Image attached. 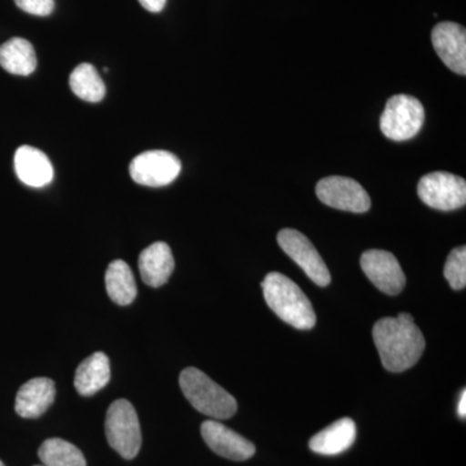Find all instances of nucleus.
<instances>
[{"instance_id":"f257e3e1","label":"nucleus","mask_w":466,"mask_h":466,"mask_svg":"<svg viewBox=\"0 0 466 466\" xmlns=\"http://www.w3.org/2000/svg\"><path fill=\"white\" fill-rule=\"evenodd\" d=\"M373 339L383 367L395 373L415 366L425 350L424 336L412 315L407 312L377 321L373 327Z\"/></svg>"},{"instance_id":"f03ea898","label":"nucleus","mask_w":466,"mask_h":466,"mask_svg":"<svg viewBox=\"0 0 466 466\" xmlns=\"http://www.w3.org/2000/svg\"><path fill=\"white\" fill-rule=\"evenodd\" d=\"M262 289L267 305L285 323L300 330L315 327L317 315L311 302L289 278L279 272H271L263 280Z\"/></svg>"},{"instance_id":"7ed1b4c3","label":"nucleus","mask_w":466,"mask_h":466,"mask_svg":"<svg viewBox=\"0 0 466 466\" xmlns=\"http://www.w3.org/2000/svg\"><path fill=\"white\" fill-rule=\"evenodd\" d=\"M180 389L198 412L214 420H227L238 410V401L222 386L198 368H187L179 377Z\"/></svg>"},{"instance_id":"20e7f679","label":"nucleus","mask_w":466,"mask_h":466,"mask_svg":"<svg viewBox=\"0 0 466 466\" xmlns=\"http://www.w3.org/2000/svg\"><path fill=\"white\" fill-rule=\"evenodd\" d=\"M106 435L108 443L124 459L137 458L142 447V431L133 404L119 400L110 404L106 417Z\"/></svg>"},{"instance_id":"39448f33","label":"nucleus","mask_w":466,"mask_h":466,"mask_svg":"<svg viewBox=\"0 0 466 466\" xmlns=\"http://www.w3.org/2000/svg\"><path fill=\"white\" fill-rule=\"evenodd\" d=\"M424 121L425 110L420 100L410 95L400 94L386 103L380 127L388 139L406 142L420 133Z\"/></svg>"},{"instance_id":"423d86ee","label":"nucleus","mask_w":466,"mask_h":466,"mask_svg":"<svg viewBox=\"0 0 466 466\" xmlns=\"http://www.w3.org/2000/svg\"><path fill=\"white\" fill-rule=\"evenodd\" d=\"M420 200L429 208L441 211L456 210L466 204V182L455 174H426L417 187Z\"/></svg>"},{"instance_id":"0eeeda50","label":"nucleus","mask_w":466,"mask_h":466,"mask_svg":"<svg viewBox=\"0 0 466 466\" xmlns=\"http://www.w3.org/2000/svg\"><path fill=\"white\" fill-rule=\"evenodd\" d=\"M278 242L284 253L288 254L315 284L321 288L330 284L329 269L317 248L303 233L291 228L281 229L278 235Z\"/></svg>"},{"instance_id":"6e6552de","label":"nucleus","mask_w":466,"mask_h":466,"mask_svg":"<svg viewBox=\"0 0 466 466\" xmlns=\"http://www.w3.org/2000/svg\"><path fill=\"white\" fill-rule=\"evenodd\" d=\"M182 162L167 150H148L137 156L130 164L135 183L147 187L168 186L179 177Z\"/></svg>"},{"instance_id":"1a4fd4ad","label":"nucleus","mask_w":466,"mask_h":466,"mask_svg":"<svg viewBox=\"0 0 466 466\" xmlns=\"http://www.w3.org/2000/svg\"><path fill=\"white\" fill-rule=\"evenodd\" d=\"M317 196L327 207L350 213H366L370 208V195L351 177H324L317 184Z\"/></svg>"},{"instance_id":"9d476101","label":"nucleus","mask_w":466,"mask_h":466,"mask_svg":"<svg viewBox=\"0 0 466 466\" xmlns=\"http://www.w3.org/2000/svg\"><path fill=\"white\" fill-rule=\"evenodd\" d=\"M361 269L377 289L397 296L406 287V275L394 254L385 250H368L360 258Z\"/></svg>"},{"instance_id":"9b49d317","label":"nucleus","mask_w":466,"mask_h":466,"mask_svg":"<svg viewBox=\"0 0 466 466\" xmlns=\"http://www.w3.org/2000/svg\"><path fill=\"white\" fill-rule=\"evenodd\" d=\"M434 50L441 60L456 75H466L465 27L455 23H441L431 33Z\"/></svg>"},{"instance_id":"f8f14e48","label":"nucleus","mask_w":466,"mask_h":466,"mask_svg":"<svg viewBox=\"0 0 466 466\" xmlns=\"http://www.w3.org/2000/svg\"><path fill=\"white\" fill-rule=\"evenodd\" d=\"M201 434L210 450L217 455L233 461H244L256 453V446L216 420H208L201 425Z\"/></svg>"},{"instance_id":"ddd939ff","label":"nucleus","mask_w":466,"mask_h":466,"mask_svg":"<svg viewBox=\"0 0 466 466\" xmlns=\"http://www.w3.org/2000/svg\"><path fill=\"white\" fill-rule=\"evenodd\" d=\"M55 395L56 389L52 380L46 377L30 380L18 390L15 410L24 419H36L51 407Z\"/></svg>"},{"instance_id":"4468645a","label":"nucleus","mask_w":466,"mask_h":466,"mask_svg":"<svg viewBox=\"0 0 466 466\" xmlns=\"http://www.w3.org/2000/svg\"><path fill=\"white\" fill-rule=\"evenodd\" d=\"M15 171L26 186L41 188L54 179L50 158L42 150L30 146L20 147L15 155Z\"/></svg>"},{"instance_id":"2eb2a0df","label":"nucleus","mask_w":466,"mask_h":466,"mask_svg":"<svg viewBox=\"0 0 466 466\" xmlns=\"http://www.w3.org/2000/svg\"><path fill=\"white\" fill-rule=\"evenodd\" d=\"M175 267L173 253L167 242H155L139 257V271L144 283L150 288L167 284Z\"/></svg>"},{"instance_id":"dca6fc26","label":"nucleus","mask_w":466,"mask_h":466,"mask_svg":"<svg viewBox=\"0 0 466 466\" xmlns=\"http://www.w3.org/2000/svg\"><path fill=\"white\" fill-rule=\"evenodd\" d=\"M355 440H357V426L351 419L345 417L314 435L309 441V449L319 455H339L349 450Z\"/></svg>"},{"instance_id":"f3484780","label":"nucleus","mask_w":466,"mask_h":466,"mask_svg":"<svg viewBox=\"0 0 466 466\" xmlns=\"http://www.w3.org/2000/svg\"><path fill=\"white\" fill-rule=\"evenodd\" d=\"M110 380L109 358L104 352H95L76 368L75 388L84 397H91L108 385Z\"/></svg>"},{"instance_id":"a211bd4d","label":"nucleus","mask_w":466,"mask_h":466,"mask_svg":"<svg viewBox=\"0 0 466 466\" xmlns=\"http://www.w3.org/2000/svg\"><path fill=\"white\" fill-rule=\"evenodd\" d=\"M0 66L15 76H30L36 69V55L32 43L12 38L0 46Z\"/></svg>"},{"instance_id":"6ab92c4d","label":"nucleus","mask_w":466,"mask_h":466,"mask_svg":"<svg viewBox=\"0 0 466 466\" xmlns=\"http://www.w3.org/2000/svg\"><path fill=\"white\" fill-rule=\"evenodd\" d=\"M106 293L119 306L131 305L137 299V288L133 271L124 260H113L106 272Z\"/></svg>"},{"instance_id":"aec40b11","label":"nucleus","mask_w":466,"mask_h":466,"mask_svg":"<svg viewBox=\"0 0 466 466\" xmlns=\"http://www.w3.org/2000/svg\"><path fill=\"white\" fill-rule=\"evenodd\" d=\"M70 88L79 99L88 103H99L106 97V88L96 67L84 63L76 67L70 75Z\"/></svg>"},{"instance_id":"412c9836","label":"nucleus","mask_w":466,"mask_h":466,"mask_svg":"<svg viewBox=\"0 0 466 466\" xmlns=\"http://www.w3.org/2000/svg\"><path fill=\"white\" fill-rule=\"evenodd\" d=\"M39 459L45 466H86L82 451L69 441L51 438L43 441L38 451Z\"/></svg>"},{"instance_id":"4be33fe9","label":"nucleus","mask_w":466,"mask_h":466,"mask_svg":"<svg viewBox=\"0 0 466 466\" xmlns=\"http://www.w3.org/2000/svg\"><path fill=\"white\" fill-rule=\"evenodd\" d=\"M444 278L453 289H464L466 285L465 247H459L451 251L446 266H444Z\"/></svg>"},{"instance_id":"5701e85b","label":"nucleus","mask_w":466,"mask_h":466,"mask_svg":"<svg viewBox=\"0 0 466 466\" xmlns=\"http://www.w3.org/2000/svg\"><path fill=\"white\" fill-rule=\"evenodd\" d=\"M17 7L34 16H50L55 9V0H15Z\"/></svg>"},{"instance_id":"b1692460","label":"nucleus","mask_w":466,"mask_h":466,"mask_svg":"<svg viewBox=\"0 0 466 466\" xmlns=\"http://www.w3.org/2000/svg\"><path fill=\"white\" fill-rule=\"evenodd\" d=\"M139 3L147 11L157 14V12H161L164 9L167 0H139Z\"/></svg>"},{"instance_id":"393cba45","label":"nucleus","mask_w":466,"mask_h":466,"mask_svg":"<svg viewBox=\"0 0 466 466\" xmlns=\"http://www.w3.org/2000/svg\"><path fill=\"white\" fill-rule=\"evenodd\" d=\"M459 416L461 419H465L466 417V391H462L461 398H460L459 407H458Z\"/></svg>"},{"instance_id":"a878e982","label":"nucleus","mask_w":466,"mask_h":466,"mask_svg":"<svg viewBox=\"0 0 466 466\" xmlns=\"http://www.w3.org/2000/svg\"><path fill=\"white\" fill-rule=\"evenodd\" d=\"M0 466H5V464H3V462H2V461H0Z\"/></svg>"},{"instance_id":"bb28decb","label":"nucleus","mask_w":466,"mask_h":466,"mask_svg":"<svg viewBox=\"0 0 466 466\" xmlns=\"http://www.w3.org/2000/svg\"><path fill=\"white\" fill-rule=\"evenodd\" d=\"M35 466H45V465H35Z\"/></svg>"}]
</instances>
